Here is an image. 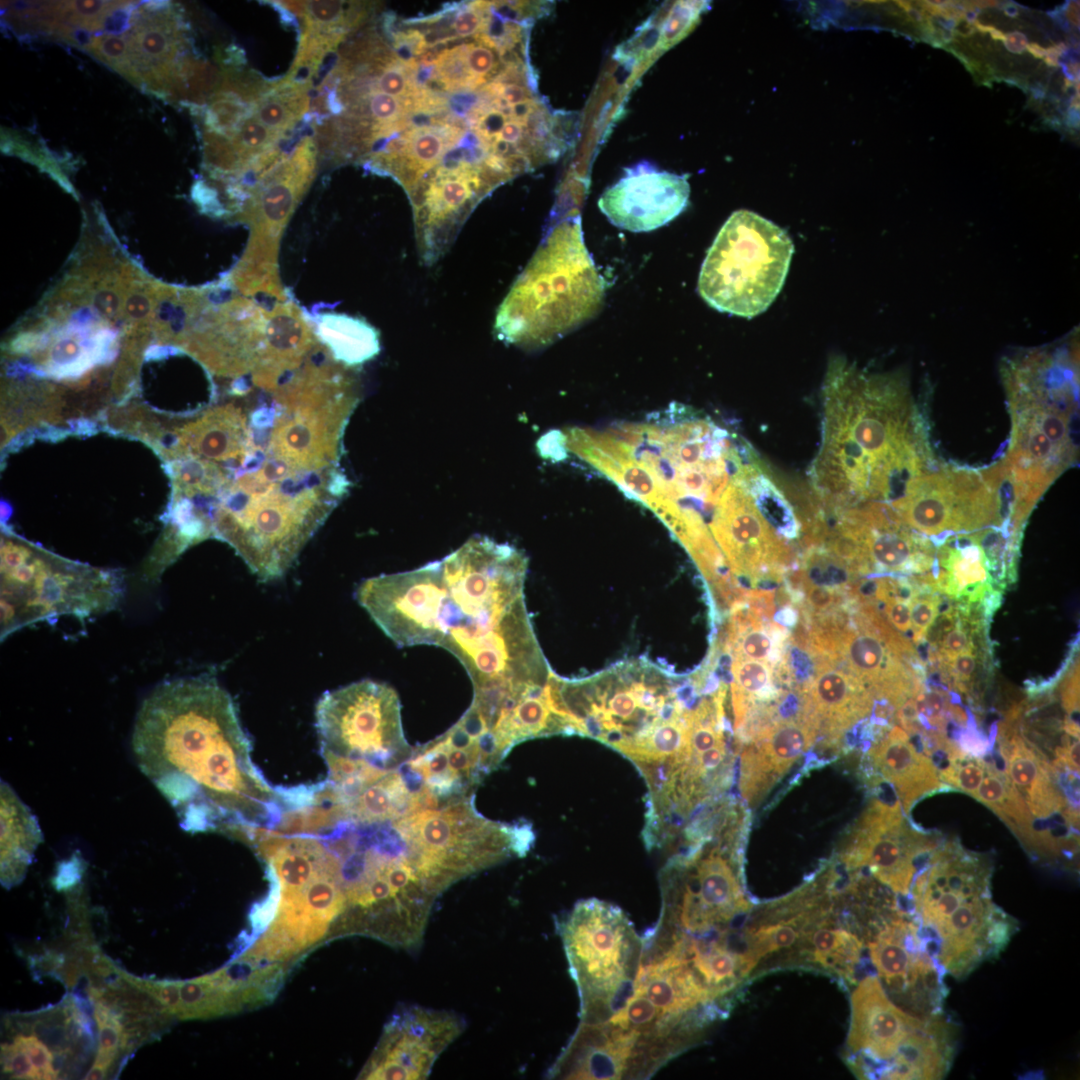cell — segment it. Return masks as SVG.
Masks as SVG:
<instances>
[{"instance_id": "6da1fadb", "label": "cell", "mask_w": 1080, "mask_h": 1080, "mask_svg": "<svg viewBox=\"0 0 1080 1080\" xmlns=\"http://www.w3.org/2000/svg\"><path fill=\"white\" fill-rule=\"evenodd\" d=\"M132 749L142 773L190 833L276 830L300 807L304 787L270 785L230 694L209 675L159 684L142 702Z\"/></svg>"}, {"instance_id": "7a4b0ae2", "label": "cell", "mask_w": 1080, "mask_h": 1080, "mask_svg": "<svg viewBox=\"0 0 1080 1080\" xmlns=\"http://www.w3.org/2000/svg\"><path fill=\"white\" fill-rule=\"evenodd\" d=\"M822 437L810 484L828 511L892 504L929 471L923 415L898 373H868L835 356L822 387Z\"/></svg>"}, {"instance_id": "3957f363", "label": "cell", "mask_w": 1080, "mask_h": 1080, "mask_svg": "<svg viewBox=\"0 0 1080 1080\" xmlns=\"http://www.w3.org/2000/svg\"><path fill=\"white\" fill-rule=\"evenodd\" d=\"M1078 371L1075 345L1021 352L1002 366L1012 424L1003 461L1034 505L1078 459Z\"/></svg>"}, {"instance_id": "277c9868", "label": "cell", "mask_w": 1080, "mask_h": 1080, "mask_svg": "<svg viewBox=\"0 0 1080 1080\" xmlns=\"http://www.w3.org/2000/svg\"><path fill=\"white\" fill-rule=\"evenodd\" d=\"M336 480L334 469L279 477L248 469L210 513L206 536L230 544L260 580L277 579L333 510Z\"/></svg>"}, {"instance_id": "5b68a950", "label": "cell", "mask_w": 1080, "mask_h": 1080, "mask_svg": "<svg viewBox=\"0 0 1080 1080\" xmlns=\"http://www.w3.org/2000/svg\"><path fill=\"white\" fill-rule=\"evenodd\" d=\"M988 856L958 842L937 846L918 870L909 913L947 974L958 980L995 959L1019 930L1018 921L991 897Z\"/></svg>"}, {"instance_id": "8992f818", "label": "cell", "mask_w": 1080, "mask_h": 1080, "mask_svg": "<svg viewBox=\"0 0 1080 1080\" xmlns=\"http://www.w3.org/2000/svg\"><path fill=\"white\" fill-rule=\"evenodd\" d=\"M601 276L583 243L579 217L550 230L496 313L504 341L538 347L563 336L599 308Z\"/></svg>"}, {"instance_id": "52a82bcc", "label": "cell", "mask_w": 1080, "mask_h": 1080, "mask_svg": "<svg viewBox=\"0 0 1080 1080\" xmlns=\"http://www.w3.org/2000/svg\"><path fill=\"white\" fill-rule=\"evenodd\" d=\"M957 1041V1025L948 1015L903 1010L877 976H865L851 994L847 1046L861 1078L942 1079L953 1064Z\"/></svg>"}, {"instance_id": "ba28073f", "label": "cell", "mask_w": 1080, "mask_h": 1080, "mask_svg": "<svg viewBox=\"0 0 1080 1080\" xmlns=\"http://www.w3.org/2000/svg\"><path fill=\"white\" fill-rule=\"evenodd\" d=\"M123 576L63 560L12 537L1 539V640L40 621L61 616L85 620L114 610Z\"/></svg>"}, {"instance_id": "9c48e42d", "label": "cell", "mask_w": 1080, "mask_h": 1080, "mask_svg": "<svg viewBox=\"0 0 1080 1080\" xmlns=\"http://www.w3.org/2000/svg\"><path fill=\"white\" fill-rule=\"evenodd\" d=\"M793 252L782 228L755 212L735 211L707 251L698 292L720 312L755 317L781 291Z\"/></svg>"}, {"instance_id": "30bf717a", "label": "cell", "mask_w": 1080, "mask_h": 1080, "mask_svg": "<svg viewBox=\"0 0 1080 1080\" xmlns=\"http://www.w3.org/2000/svg\"><path fill=\"white\" fill-rule=\"evenodd\" d=\"M353 381L345 367L334 363L303 369L274 400L265 456L299 472L333 469L354 402Z\"/></svg>"}, {"instance_id": "8fae6325", "label": "cell", "mask_w": 1080, "mask_h": 1080, "mask_svg": "<svg viewBox=\"0 0 1080 1080\" xmlns=\"http://www.w3.org/2000/svg\"><path fill=\"white\" fill-rule=\"evenodd\" d=\"M440 647L466 669L474 687L473 699L493 710L543 692L551 673L524 596L487 623L449 628Z\"/></svg>"}, {"instance_id": "7c38bea8", "label": "cell", "mask_w": 1080, "mask_h": 1080, "mask_svg": "<svg viewBox=\"0 0 1080 1080\" xmlns=\"http://www.w3.org/2000/svg\"><path fill=\"white\" fill-rule=\"evenodd\" d=\"M929 471L890 504L912 530L944 541L955 533L1016 527L1020 502L1003 460L985 469L946 466Z\"/></svg>"}, {"instance_id": "4fadbf2b", "label": "cell", "mask_w": 1080, "mask_h": 1080, "mask_svg": "<svg viewBox=\"0 0 1080 1080\" xmlns=\"http://www.w3.org/2000/svg\"><path fill=\"white\" fill-rule=\"evenodd\" d=\"M580 998V1023L599 1019L638 971L642 937L611 903L578 901L556 922Z\"/></svg>"}, {"instance_id": "5bb4252c", "label": "cell", "mask_w": 1080, "mask_h": 1080, "mask_svg": "<svg viewBox=\"0 0 1080 1080\" xmlns=\"http://www.w3.org/2000/svg\"><path fill=\"white\" fill-rule=\"evenodd\" d=\"M396 691L369 679L325 692L315 711L322 755L362 760L393 771L413 754Z\"/></svg>"}, {"instance_id": "9a60e30c", "label": "cell", "mask_w": 1080, "mask_h": 1080, "mask_svg": "<svg viewBox=\"0 0 1080 1080\" xmlns=\"http://www.w3.org/2000/svg\"><path fill=\"white\" fill-rule=\"evenodd\" d=\"M430 889L441 893L457 880L502 862L507 843L499 823L461 798L440 810H422L392 821Z\"/></svg>"}, {"instance_id": "2e32d148", "label": "cell", "mask_w": 1080, "mask_h": 1080, "mask_svg": "<svg viewBox=\"0 0 1080 1080\" xmlns=\"http://www.w3.org/2000/svg\"><path fill=\"white\" fill-rule=\"evenodd\" d=\"M317 149L304 137L291 155L246 188V200L237 219L246 223L250 238L238 263L234 280L252 291L280 286L277 251L282 233L315 177Z\"/></svg>"}, {"instance_id": "e0dca14e", "label": "cell", "mask_w": 1080, "mask_h": 1080, "mask_svg": "<svg viewBox=\"0 0 1080 1080\" xmlns=\"http://www.w3.org/2000/svg\"><path fill=\"white\" fill-rule=\"evenodd\" d=\"M441 563L447 590L445 631L462 623L488 622L524 596L527 562L513 548L476 540Z\"/></svg>"}, {"instance_id": "ac0fdd59", "label": "cell", "mask_w": 1080, "mask_h": 1080, "mask_svg": "<svg viewBox=\"0 0 1080 1080\" xmlns=\"http://www.w3.org/2000/svg\"><path fill=\"white\" fill-rule=\"evenodd\" d=\"M358 603L398 646H440L447 598L442 563L364 580L356 589Z\"/></svg>"}, {"instance_id": "d6986e66", "label": "cell", "mask_w": 1080, "mask_h": 1080, "mask_svg": "<svg viewBox=\"0 0 1080 1080\" xmlns=\"http://www.w3.org/2000/svg\"><path fill=\"white\" fill-rule=\"evenodd\" d=\"M868 949L877 977L909 1013L944 1012L947 972L911 914L894 913L874 927Z\"/></svg>"}, {"instance_id": "ffe728a7", "label": "cell", "mask_w": 1080, "mask_h": 1080, "mask_svg": "<svg viewBox=\"0 0 1080 1080\" xmlns=\"http://www.w3.org/2000/svg\"><path fill=\"white\" fill-rule=\"evenodd\" d=\"M744 466L723 492L709 532L734 574L779 577L791 562L792 553L756 507L744 481Z\"/></svg>"}, {"instance_id": "44dd1931", "label": "cell", "mask_w": 1080, "mask_h": 1080, "mask_svg": "<svg viewBox=\"0 0 1080 1080\" xmlns=\"http://www.w3.org/2000/svg\"><path fill=\"white\" fill-rule=\"evenodd\" d=\"M938 843L907 825L898 802L875 800L860 820L844 861L866 867L893 892L908 895L916 872Z\"/></svg>"}, {"instance_id": "7402d4cb", "label": "cell", "mask_w": 1080, "mask_h": 1080, "mask_svg": "<svg viewBox=\"0 0 1080 1080\" xmlns=\"http://www.w3.org/2000/svg\"><path fill=\"white\" fill-rule=\"evenodd\" d=\"M463 1029L464 1021L454 1013L407 1007L385 1026L360 1078L425 1079L439 1055Z\"/></svg>"}, {"instance_id": "603a6c76", "label": "cell", "mask_w": 1080, "mask_h": 1080, "mask_svg": "<svg viewBox=\"0 0 1080 1080\" xmlns=\"http://www.w3.org/2000/svg\"><path fill=\"white\" fill-rule=\"evenodd\" d=\"M689 195L687 175L638 163L626 168L622 177L602 193L598 207L614 226L648 232L679 216L688 206Z\"/></svg>"}, {"instance_id": "cb8c5ba5", "label": "cell", "mask_w": 1080, "mask_h": 1080, "mask_svg": "<svg viewBox=\"0 0 1080 1080\" xmlns=\"http://www.w3.org/2000/svg\"><path fill=\"white\" fill-rule=\"evenodd\" d=\"M1000 753L1006 774L1022 796L1032 817L1050 819L1061 814L1078 826V810L1071 808L1056 783V773L1044 754L1018 733L1011 718L1000 729Z\"/></svg>"}, {"instance_id": "d4e9b609", "label": "cell", "mask_w": 1080, "mask_h": 1080, "mask_svg": "<svg viewBox=\"0 0 1080 1080\" xmlns=\"http://www.w3.org/2000/svg\"><path fill=\"white\" fill-rule=\"evenodd\" d=\"M817 729L814 720L803 710L797 719L781 720L760 730L755 735L754 746L742 755L743 796L752 801L785 773L809 749Z\"/></svg>"}, {"instance_id": "484cf974", "label": "cell", "mask_w": 1080, "mask_h": 1080, "mask_svg": "<svg viewBox=\"0 0 1080 1080\" xmlns=\"http://www.w3.org/2000/svg\"><path fill=\"white\" fill-rule=\"evenodd\" d=\"M317 343L313 326L301 310L288 299L277 303L269 312L265 346L251 374L253 384L272 393Z\"/></svg>"}, {"instance_id": "4316f807", "label": "cell", "mask_w": 1080, "mask_h": 1080, "mask_svg": "<svg viewBox=\"0 0 1080 1080\" xmlns=\"http://www.w3.org/2000/svg\"><path fill=\"white\" fill-rule=\"evenodd\" d=\"M873 694L854 675L822 660L807 687L804 708L826 724L832 734H839L872 709Z\"/></svg>"}, {"instance_id": "83f0119b", "label": "cell", "mask_w": 1080, "mask_h": 1080, "mask_svg": "<svg viewBox=\"0 0 1080 1080\" xmlns=\"http://www.w3.org/2000/svg\"><path fill=\"white\" fill-rule=\"evenodd\" d=\"M870 756L883 777L895 788L906 813L919 799L945 786L933 760L918 751L899 727L892 728L870 750Z\"/></svg>"}, {"instance_id": "f1b7e54d", "label": "cell", "mask_w": 1080, "mask_h": 1080, "mask_svg": "<svg viewBox=\"0 0 1080 1080\" xmlns=\"http://www.w3.org/2000/svg\"><path fill=\"white\" fill-rule=\"evenodd\" d=\"M186 448L199 456L244 466L256 450L248 416L234 404L214 409L183 429Z\"/></svg>"}, {"instance_id": "f546056e", "label": "cell", "mask_w": 1080, "mask_h": 1080, "mask_svg": "<svg viewBox=\"0 0 1080 1080\" xmlns=\"http://www.w3.org/2000/svg\"><path fill=\"white\" fill-rule=\"evenodd\" d=\"M43 840L37 819L11 787L1 781V882L6 888L25 876Z\"/></svg>"}, {"instance_id": "4dcf8cb0", "label": "cell", "mask_w": 1080, "mask_h": 1080, "mask_svg": "<svg viewBox=\"0 0 1080 1080\" xmlns=\"http://www.w3.org/2000/svg\"><path fill=\"white\" fill-rule=\"evenodd\" d=\"M974 798L993 810L1030 853L1047 860L1044 838L1036 830L1025 801L1005 772L987 762L985 775Z\"/></svg>"}, {"instance_id": "1f68e13d", "label": "cell", "mask_w": 1080, "mask_h": 1080, "mask_svg": "<svg viewBox=\"0 0 1080 1080\" xmlns=\"http://www.w3.org/2000/svg\"><path fill=\"white\" fill-rule=\"evenodd\" d=\"M313 329L318 341L337 362L345 366L361 364L374 357L380 349L376 329L357 317L340 313L320 314L314 321Z\"/></svg>"}, {"instance_id": "d6a6232c", "label": "cell", "mask_w": 1080, "mask_h": 1080, "mask_svg": "<svg viewBox=\"0 0 1080 1080\" xmlns=\"http://www.w3.org/2000/svg\"><path fill=\"white\" fill-rule=\"evenodd\" d=\"M350 820L359 824L394 821L417 812L415 797L399 771H389L347 803Z\"/></svg>"}, {"instance_id": "836d02e7", "label": "cell", "mask_w": 1080, "mask_h": 1080, "mask_svg": "<svg viewBox=\"0 0 1080 1080\" xmlns=\"http://www.w3.org/2000/svg\"><path fill=\"white\" fill-rule=\"evenodd\" d=\"M311 80L282 78L251 106V114L268 128L284 134L308 113Z\"/></svg>"}, {"instance_id": "e575fe53", "label": "cell", "mask_w": 1080, "mask_h": 1080, "mask_svg": "<svg viewBox=\"0 0 1080 1080\" xmlns=\"http://www.w3.org/2000/svg\"><path fill=\"white\" fill-rule=\"evenodd\" d=\"M863 943L859 937L842 928L820 927L811 936L812 960L846 980H854L861 962Z\"/></svg>"}, {"instance_id": "d590c367", "label": "cell", "mask_w": 1080, "mask_h": 1080, "mask_svg": "<svg viewBox=\"0 0 1080 1080\" xmlns=\"http://www.w3.org/2000/svg\"><path fill=\"white\" fill-rule=\"evenodd\" d=\"M731 684L736 731L743 725L757 701L774 695L773 669L769 662L734 657Z\"/></svg>"}, {"instance_id": "8d00e7d4", "label": "cell", "mask_w": 1080, "mask_h": 1080, "mask_svg": "<svg viewBox=\"0 0 1080 1080\" xmlns=\"http://www.w3.org/2000/svg\"><path fill=\"white\" fill-rule=\"evenodd\" d=\"M180 997V1020L208 1019L243 1010L237 999L218 984L211 974L181 980Z\"/></svg>"}, {"instance_id": "74e56055", "label": "cell", "mask_w": 1080, "mask_h": 1080, "mask_svg": "<svg viewBox=\"0 0 1080 1080\" xmlns=\"http://www.w3.org/2000/svg\"><path fill=\"white\" fill-rule=\"evenodd\" d=\"M92 1002L99 1030V1048L85 1079L97 1080L106 1078L119 1050H122L123 1026L112 1008L98 1001Z\"/></svg>"}, {"instance_id": "f35d334b", "label": "cell", "mask_w": 1080, "mask_h": 1080, "mask_svg": "<svg viewBox=\"0 0 1080 1080\" xmlns=\"http://www.w3.org/2000/svg\"><path fill=\"white\" fill-rule=\"evenodd\" d=\"M800 935V925L795 919L762 925L753 933H748L743 949V957L750 973L764 956L794 944Z\"/></svg>"}, {"instance_id": "ab89813d", "label": "cell", "mask_w": 1080, "mask_h": 1080, "mask_svg": "<svg viewBox=\"0 0 1080 1080\" xmlns=\"http://www.w3.org/2000/svg\"><path fill=\"white\" fill-rule=\"evenodd\" d=\"M468 43L446 49L434 64L436 76L443 81L448 92L472 91L487 82L474 78L469 72L466 55Z\"/></svg>"}, {"instance_id": "60d3db41", "label": "cell", "mask_w": 1080, "mask_h": 1080, "mask_svg": "<svg viewBox=\"0 0 1080 1080\" xmlns=\"http://www.w3.org/2000/svg\"><path fill=\"white\" fill-rule=\"evenodd\" d=\"M283 135L268 128L250 113L230 139L245 165L246 172L250 162L258 155L275 147Z\"/></svg>"}, {"instance_id": "b9f144b4", "label": "cell", "mask_w": 1080, "mask_h": 1080, "mask_svg": "<svg viewBox=\"0 0 1080 1080\" xmlns=\"http://www.w3.org/2000/svg\"><path fill=\"white\" fill-rule=\"evenodd\" d=\"M404 133L409 139V157L426 173L450 150L439 125L409 127Z\"/></svg>"}, {"instance_id": "7bdbcfd3", "label": "cell", "mask_w": 1080, "mask_h": 1080, "mask_svg": "<svg viewBox=\"0 0 1080 1080\" xmlns=\"http://www.w3.org/2000/svg\"><path fill=\"white\" fill-rule=\"evenodd\" d=\"M250 113L251 105L232 93L220 91L211 98L205 120L209 130L231 138Z\"/></svg>"}, {"instance_id": "ee69618b", "label": "cell", "mask_w": 1080, "mask_h": 1080, "mask_svg": "<svg viewBox=\"0 0 1080 1080\" xmlns=\"http://www.w3.org/2000/svg\"><path fill=\"white\" fill-rule=\"evenodd\" d=\"M987 762L966 755L949 760L942 768L939 778L945 786L965 792L972 797L976 796L978 788L985 775Z\"/></svg>"}, {"instance_id": "f6af8a7d", "label": "cell", "mask_w": 1080, "mask_h": 1080, "mask_svg": "<svg viewBox=\"0 0 1080 1080\" xmlns=\"http://www.w3.org/2000/svg\"><path fill=\"white\" fill-rule=\"evenodd\" d=\"M203 150L205 162L224 173L244 175L245 165L229 137L211 131H204Z\"/></svg>"}, {"instance_id": "bcb514c9", "label": "cell", "mask_w": 1080, "mask_h": 1080, "mask_svg": "<svg viewBox=\"0 0 1080 1080\" xmlns=\"http://www.w3.org/2000/svg\"><path fill=\"white\" fill-rule=\"evenodd\" d=\"M126 4L125 2L107 1H69L64 2L63 20L84 29H100L108 14Z\"/></svg>"}, {"instance_id": "7dc6e473", "label": "cell", "mask_w": 1080, "mask_h": 1080, "mask_svg": "<svg viewBox=\"0 0 1080 1080\" xmlns=\"http://www.w3.org/2000/svg\"><path fill=\"white\" fill-rule=\"evenodd\" d=\"M86 49L101 61L126 76L128 71V40L115 35H102L91 39Z\"/></svg>"}, {"instance_id": "c3c4849f", "label": "cell", "mask_w": 1080, "mask_h": 1080, "mask_svg": "<svg viewBox=\"0 0 1080 1080\" xmlns=\"http://www.w3.org/2000/svg\"><path fill=\"white\" fill-rule=\"evenodd\" d=\"M940 599L932 593L910 599L911 632L915 642L923 640L939 614Z\"/></svg>"}, {"instance_id": "681fc988", "label": "cell", "mask_w": 1080, "mask_h": 1080, "mask_svg": "<svg viewBox=\"0 0 1080 1080\" xmlns=\"http://www.w3.org/2000/svg\"><path fill=\"white\" fill-rule=\"evenodd\" d=\"M128 978L137 987L156 998L170 1015L179 1019L182 1010L180 997L181 980H144L129 974Z\"/></svg>"}, {"instance_id": "f907efd6", "label": "cell", "mask_w": 1080, "mask_h": 1080, "mask_svg": "<svg viewBox=\"0 0 1080 1080\" xmlns=\"http://www.w3.org/2000/svg\"><path fill=\"white\" fill-rule=\"evenodd\" d=\"M13 1042L29 1056L41 1079L60 1078L52 1051L37 1036L20 1034Z\"/></svg>"}, {"instance_id": "816d5d0a", "label": "cell", "mask_w": 1080, "mask_h": 1080, "mask_svg": "<svg viewBox=\"0 0 1080 1080\" xmlns=\"http://www.w3.org/2000/svg\"><path fill=\"white\" fill-rule=\"evenodd\" d=\"M466 61L471 75L486 82L493 81L504 68L494 49L479 43H468Z\"/></svg>"}, {"instance_id": "f5cc1de1", "label": "cell", "mask_w": 1080, "mask_h": 1080, "mask_svg": "<svg viewBox=\"0 0 1080 1080\" xmlns=\"http://www.w3.org/2000/svg\"><path fill=\"white\" fill-rule=\"evenodd\" d=\"M2 1069L12 1078L41 1079L29 1056L14 1042L1 1046Z\"/></svg>"}, {"instance_id": "db71d44e", "label": "cell", "mask_w": 1080, "mask_h": 1080, "mask_svg": "<svg viewBox=\"0 0 1080 1080\" xmlns=\"http://www.w3.org/2000/svg\"><path fill=\"white\" fill-rule=\"evenodd\" d=\"M971 632L964 626L963 623L950 625L948 632H946L939 645L940 659L944 662H950L955 657L973 647Z\"/></svg>"}, {"instance_id": "11a10c76", "label": "cell", "mask_w": 1080, "mask_h": 1080, "mask_svg": "<svg viewBox=\"0 0 1080 1080\" xmlns=\"http://www.w3.org/2000/svg\"><path fill=\"white\" fill-rule=\"evenodd\" d=\"M945 664L948 665V678L952 680L954 686L962 692H968V684L975 674L978 664L975 648H969Z\"/></svg>"}, {"instance_id": "9f6ffc18", "label": "cell", "mask_w": 1080, "mask_h": 1080, "mask_svg": "<svg viewBox=\"0 0 1080 1080\" xmlns=\"http://www.w3.org/2000/svg\"><path fill=\"white\" fill-rule=\"evenodd\" d=\"M506 829L511 840L513 854L520 857L525 856L535 840L531 826L527 823L518 822L516 824H506Z\"/></svg>"}, {"instance_id": "6f0895ef", "label": "cell", "mask_w": 1080, "mask_h": 1080, "mask_svg": "<svg viewBox=\"0 0 1080 1080\" xmlns=\"http://www.w3.org/2000/svg\"><path fill=\"white\" fill-rule=\"evenodd\" d=\"M441 736L449 747L477 753L476 740L471 738L457 723Z\"/></svg>"}, {"instance_id": "680465c9", "label": "cell", "mask_w": 1080, "mask_h": 1080, "mask_svg": "<svg viewBox=\"0 0 1080 1080\" xmlns=\"http://www.w3.org/2000/svg\"><path fill=\"white\" fill-rule=\"evenodd\" d=\"M81 877V867L77 860L64 862L58 868L54 884L58 890L72 887Z\"/></svg>"}]
</instances>
